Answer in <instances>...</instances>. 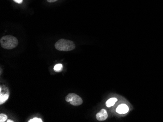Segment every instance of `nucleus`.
I'll list each match as a JSON object with an SVG mask.
<instances>
[{
  "label": "nucleus",
  "mask_w": 163,
  "mask_h": 122,
  "mask_svg": "<svg viewBox=\"0 0 163 122\" xmlns=\"http://www.w3.org/2000/svg\"><path fill=\"white\" fill-rule=\"evenodd\" d=\"M1 47L7 50H11L17 46L18 40L16 37L13 36H5L0 40Z\"/></svg>",
  "instance_id": "1"
},
{
  "label": "nucleus",
  "mask_w": 163,
  "mask_h": 122,
  "mask_svg": "<svg viewBox=\"0 0 163 122\" xmlns=\"http://www.w3.org/2000/svg\"><path fill=\"white\" fill-rule=\"evenodd\" d=\"M55 47L60 51H70L75 48V44L71 40L61 39L55 43Z\"/></svg>",
  "instance_id": "2"
},
{
  "label": "nucleus",
  "mask_w": 163,
  "mask_h": 122,
  "mask_svg": "<svg viewBox=\"0 0 163 122\" xmlns=\"http://www.w3.org/2000/svg\"><path fill=\"white\" fill-rule=\"evenodd\" d=\"M66 101L67 102H70L73 106H80L82 104L83 100L81 97L75 93H70L66 97Z\"/></svg>",
  "instance_id": "3"
},
{
  "label": "nucleus",
  "mask_w": 163,
  "mask_h": 122,
  "mask_svg": "<svg viewBox=\"0 0 163 122\" xmlns=\"http://www.w3.org/2000/svg\"><path fill=\"white\" fill-rule=\"evenodd\" d=\"M9 96V92L7 88L5 87L2 89V87L0 88V104L2 105L8 99Z\"/></svg>",
  "instance_id": "4"
},
{
  "label": "nucleus",
  "mask_w": 163,
  "mask_h": 122,
  "mask_svg": "<svg viewBox=\"0 0 163 122\" xmlns=\"http://www.w3.org/2000/svg\"><path fill=\"white\" fill-rule=\"evenodd\" d=\"M108 117V114L106 109H102L96 115V118L97 120L103 121L106 120Z\"/></svg>",
  "instance_id": "5"
},
{
  "label": "nucleus",
  "mask_w": 163,
  "mask_h": 122,
  "mask_svg": "<svg viewBox=\"0 0 163 122\" xmlns=\"http://www.w3.org/2000/svg\"><path fill=\"white\" fill-rule=\"evenodd\" d=\"M116 112L119 114H125L129 111V108L126 105L122 104L120 105L116 109Z\"/></svg>",
  "instance_id": "6"
},
{
  "label": "nucleus",
  "mask_w": 163,
  "mask_h": 122,
  "mask_svg": "<svg viewBox=\"0 0 163 122\" xmlns=\"http://www.w3.org/2000/svg\"><path fill=\"white\" fill-rule=\"evenodd\" d=\"M117 101V99L116 98H110V99H108L107 102H106V106L108 108H110L112 106H114V105L115 104V103Z\"/></svg>",
  "instance_id": "7"
},
{
  "label": "nucleus",
  "mask_w": 163,
  "mask_h": 122,
  "mask_svg": "<svg viewBox=\"0 0 163 122\" xmlns=\"http://www.w3.org/2000/svg\"><path fill=\"white\" fill-rule=\"evenodd\" d=\"M63 65L62 64H57L54 67V70L56 72H61L63 70Z\"/></svg>",
  "instance_id": "8"
},
{
  "label": "nucleus",
  "mask_w": 163,
  "mask_h": 122,
  "mask_svg": "<svg viewBox=\"0 0 163 122\" xmlns=\"http://www.w3.org/2000/svg\"><path fill=\"white\" fill-rule=\"evenodd\" d=\"M7 120V116L5 114L1 113L0 114V122H4Z\"/></svg>",
  "instance_id": "9"
},
{
  "label": "nucleus",
  "mask_w": 163,
  "mask_h": 122,
  "mask_svg": "<svg viewBox=\"0 0 163 122\" xmlns=\"http://www.w3.org/2000/svg\"><path fill=\"white\" fill-rule=\"evenodd\" d=\"M28 122H43L42 119L40 118H34L33 119L29 120Z\"/></svg>",
  "instance_id": "10"
},
{
  "label": "nucleus",
  "mask_w": 163,
  "mask_h": 122,
  "mask_svg": "<svg viewBox=\"0 0 163 122\" xmlns=\"http://www.w3.org/2000/svg\"><path fill=\"white\" fill-rule=\"evenodd\" d=\"M13 1L18 3H22L23 2V0H13Z\"/></svg>",
  "instance_id": "11"
},
{
  "label": "nucleus",
  "mask_w": 163,
  "mask_h": 122,
  "mask_svg": "<svg viewBox=\"0 0 163 122\" xmlns=\"http://www.w3.org/2000/svg\"><path fill=\"white\" fill-rule=\"evenodd\" d=\"M58 0H47V1L49 3H53V2H56Z\"/></svg>",
  "instance_id": "12"
},
{
  "label": "nucleus",
  "mask_w": 163,
  "mask_h": 122,
  "mask_svg": "<svg viewBox=\"0 0 163 122\" xmlns=\"http://www.w3.org/2000/svg\"><path fill=\"white\" fill-rule=\"evenodd\" d=\"M7 122H14L13 120H7Z\"/></svg>",
  "instance_id": "13"
}]
</instances>
